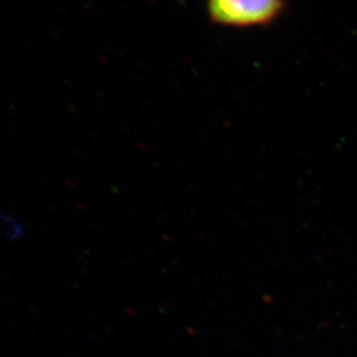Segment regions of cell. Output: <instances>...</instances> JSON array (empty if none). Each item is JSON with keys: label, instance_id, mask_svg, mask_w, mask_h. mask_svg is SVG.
<instances>
[{"label": "cell", "instance_id": "1", "mask_svg": "<svg viewBox=\"0 0 357 357\" xmlns=\"http://www.w3.org/2000/svg\"><path fill=\"white\" fill-rule=\"evenodd\" d=\"M285 0H206L210 20L224 27L267 26L284 12Z\"/></svg>", "mask_w": 357, "mask_h": 357}]
</instances>
